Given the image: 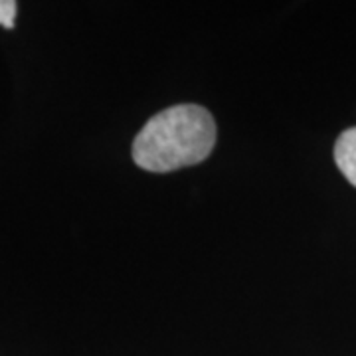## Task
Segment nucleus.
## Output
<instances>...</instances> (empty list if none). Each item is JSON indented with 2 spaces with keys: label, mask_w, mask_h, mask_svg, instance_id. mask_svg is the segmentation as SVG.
Returning <instances> with one entry per match:
<instances>
[{
  "label": "nucleus",
  "mask_w": 356,
  "mask_h": 356,
  "mask_svg": "<svg viewBox=\"0 0 356 356\" xmlns=\"http://www.w3.org/2000/svg\"><path fill=\"white\" fill-rule=\"evenodd\" d=\"M334 163L344 178L356 186V127L341 133L334 145Z\"/></svg>",
  "instance_id": "f03ea898"
},
{
  "label": "nucleus",
  "mask_w": 356,
  "mask_h": 356,
  "mask_svg": "<svg viewBox=\"0 0 356 356\" xmlns=\"http://www.w3.org/2000/svg\"><path fill=\"white\" fill-rule=\"evenodd\" d=\"M16 8H18V4L14 0H0V26L13 30Z\"/></svg>",
  "instance_id": "7ed1b4c3"
},
{
  "label": "nucleus",
  "mask_w": 356,
  "mask_h": 356,
  "mask_svg": "<svg viewBox=\"0 0 356 356\" xmlns=\"http://www.w3.org/2000/svg\"><path fill=\"white\" fill-rule=\"evenodd\" d=\"M216 121L194 103L156 113L133 140V161L149 172H172L206 161L216 145Z\"/></svg>",
  "instance_id": "f257e3e1"
}]
</instances>
